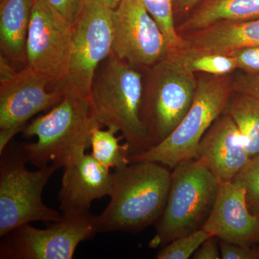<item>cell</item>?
Wrapping results in <instances>:
<instances>
[{
  "instance_id": "obj_1",
  "label": "cell",
  "mask_w": 259,
  "mask_h": 259,
  "mask_svg": "<svg viewBox=\"0 0 259 259\" xmlns=\"http://www.w3.org/2000/svg\"><path fill=\"white\" fill-rule=\"evenodd\" d=\"M112 175L110 203L97 216L98 233H135L157 222L169 193L170 168L157 162L134 161Z\"/></svg>"
},
{
  "instance_id": "obj_2",
  "label": "cell",
  "mask_w": 259,
  "mask_h": 259,
  "mask_svg": "<svg viewBox=\"0 0 259 259\" xmlns=\"http://www.w3.org/2000/svg\"><path fill=\"white\" fill-rule=\"evenodd\" d=\"M142 70L112 51L97 69L90 90V101L99 125L120 132L131 156L151 148L141 117L145 85Z\"/></svg>"
},
{
  "instance_id": "obj_3",
  "label": "cell",
  "mask_w": 259,
  "mask_h": 259,
  "mask_svg": "<svg viewBox=\"0 0 259 259\" xmlns=\"http://www.w3.org/2000/svg\"><path fill=\"white\" fill-rule=\"evenodd\" d=\"M97 126L100 125L90 98L65 94L50 112L25 126L23 137L35 136L37 141L20 144V147L35 166L42 168L51 163L56 169L64 168L84 154L90 146L92 131Z\"/></svg>"
},
{
  "instance_id": "obj_4",
  "label": "cell",
  "mask_w": 259,
  "mask_h": 259,
  "mask_svg": "<svg viewBox=\"0 0 259 259\" xmlns=\"http://www.w3.org/2000/svg\"><path fill=\"white\" fill-rule=\"evenodd\" d=\"M172 170L166 207L150 243L152 248L202 228L217 197L219 180L200 158L182 162Z\"/></svg>"
},
{
  "instance_id": "obj_5",
  "label": "cell",
  "mask_w": 259,
  "mask_h": 259,
  "mask_svg": "<svg viewBox=\"0 0 259 259\" xmlns=\"http://www.w3.org/2000/svg\"><path fill=\"white\" fill-rule=\"evenodd\" d=\"M0 155V238L27 223L62 220L63 214L46 205L42 199L44 187L57 170L55 167L49 165L29 171L20 145L8 144Z\"/></svg>"
},
{
  "instance_id": "obj_6",
  "label": "cell",
  "mask_w": 259,
  "mask_h": 259,
  "mask_svg": "<svg viewBox=\"0 0 259 259\" xmlns=\"http://www.w3.org/2000/svg\"><path fill=\"white\" fill-rule=\"evenodd\" d=\"M233 93V82L227 75L197 80L192 105L175 131L160 144L130 156V161L157 162L173 169L182 162L198 158L201 139L225 111Z\"/></svg>"
},
{
  "instance_id": "obj_7",
  "label": "cell",
  "mask_w": 259,
  "mask_h": 259,
  "mask_svg": "<svg viewBox=\"0 0 259 259\" xmlns=\"http://www.w3.org/2000/svg\"><path fill=\"white\" fill-rule=\"evenodd\" d=\"M146 71L141 117L151 148L166 139L185 117L197 80L168 57Z\"/></svg>"
},
{
  "instance_id": "obj_8",
  "label": "cell",
  "mask_w": 259,
  "mask_h": 259,
  "mask_svg": "<svg viewBox=\"0 0 259 259\" xmlns=\"http://www.w3.org/2000/svg\"><path fill=\"white\" fill-rule=\"evenodd\" d=\"M113 10L96 3H83L72 25L67 70L51 90L90 98L97 69L113 48Z\"/></svg>"
},
{
  "instance_id": "obj_9",
  "label": "cell",
  "mask_w": 259,
  "mask_h": 259,
  "mask_svg": "<svg viewBox=\"0 0 259 259\" xmlns=\"http://www.w3.org/2000/svg\"><path fill=\"white\" fill-rule=\"evenodd\" d=\"M97 233V216L90 212L64 217L46 229L27 223L1 238L0 258L71 259L79 243Z\"/></svg>"
},
{
  "instance_id": "obj_10",
  "label": "cell",
  "mask_w": 259,
  "mask_h": 259,
  "mask_svg": "<svg viewBox=\"0 0 259 259\" xmlns=\"http://www.w3.org/2000/svg\"><path fill=\"white\" fill-rule=\"evenodd\" d=\"M0 153L39 112L56 106L64 95L50 90V81L25 66L0 78Z\"/></svg>"
},
{
  "instance_id": "obj_11",
  "label": "cell",
  "mask_w": 259,
  "mask_h": 259,
  "mask_svg": "<svg viewBox=\"0 0 259 259\" xmlns=\"http://www.w3.org/2000/svg\"><path fill=\"white\" fill-rule=\"evenodd\" d=\"M112 18V52L117 57L144 70L168 57L164 35L143 0H120Z\"/></svg>"
},
{
  "instance_id": "obj_12",
  "label": "cell",
  "mask_w": 259,
  "mask_h": 259,
  "mask_svg": "<svg viewBox=\"0 0 259 259\" xmlns=\"http://www.w3.org/2000/svg\"><path fill=\"white\" fill-rule=\"evenodd\" d=\"M71 41L72 27L54 14L41 0H35L27 36L25 63L50 81V90L66 74Z\"/></svg>"
},
{
  "instance_id": "obj_13",
  "label": "cell",
  "mask_w": 259,
  "mask_h": 259,
  "mask_svg": "<svg viewBox=\"0 0 259 259\" xmlns=\"http://www.w3.org/2000/svg\"><path fill=\"white\" fill-rule=\"evenodd\" d=\"M202 228L221 241L259 246V215L248 208L244 189L232 182H220L212 212Z\"/></svg>"
},
{
  "instance_id": "obj_14",
  "label": "cell",
  "mask_w": 259,
  "mask_h": 259,
  "mask_svg": "<svg viewBox=\"0 0 259 259\" xmlns=\"http://www.w3.org/2000/svg\"><path fill=\"white\" fill-rule=\"evenodd\" d=\"M113 175L92 154H83L64 167L58 199L64 217L90 213L94 200L110 196Z\"/></svg>"
},
{
  "instance_id": "obj_15",
  "label": "cell",
  "mask_w": 259,
  "mask_h": 259,
  "mask_svg": "<svg viewBox=\"0 0 259 259\" xmlns=\"http://www.w3.org/2000/svg\"><path fill=\"white\" fill-rule=\"evenodd\" d=\"M245 147L241 131L224 111L201 139L197 154L219 182H232L250 159Z\"/></svg>"
},
{
  "instance_id": "obj_16",
  "label": "cell",
  "mask_w": 259,
  "mask_h": 259,
  "mask_svg": "<svg viewBox=\"0 0 259 259\" xmlns=\"http://www.w3.org/2000/svg\"><path fill=\"white\" fill-rule=\"evenodd\" d=\"M194 50L228 53L241 48L259 47V19L243 22H221L182 35Z\"/></svg>"
},
{
  "instance_id": "obj_17",
  "label": "cell",
  "mask_w": 259,
  "mask_h": 259,
  "mask_svg": "<svg viewBox=\"0 0 259 259\" xmlns=\"http://www.w3.org/2000/svg\"><path fill=\"white\" fill-rule=\"evenodd\" d=\"M259 19V0H204L177 27L181 35L198 31L221 22Z\"/></svg>"
},
{
  "instance_id": "obj_18",
  "label": "cell",
  "mask_w": 259,
  "mask_h": 259,
  "mask_svg": "<svg viewBox=\"0 0 259 259\" xmlns=\"http://www.w3.org/2000/svg\"><path fill=\"white\" fill-rule=\"evenodd\" d=\"M35 0H1L0 46L10 61H26L27 36Z\"/></svg>"
},
{
  "instance_id": "obj_19",
  "label": "cell",
  "mask_w": 259,
  "mask_h": 259,
  "mask_svg": "<svg viewBox=\"0 0 259 259\" xmlns=\"http://www.w3.org/2000/svg\"><path fill=\"white\" fill-rule=\"evenodd\" d=\"M225 112L231 115L243 136L250 158L259 153V100L234 92Z\"/></svg>"
},
{
  "instance_id": "obj_20",
  "label": "cell",
  "mask_w": 259,
  "mask_h": 259,
  "mask_svg": "<svg viewBox=\"0 0 259 259\" xmlns=\"http://www.w3.org/2000/svg\"><path fill=\"white\" fill-rule=\"evenodd\" d=\"M189 72L204 73L213 76H226L238 69L236 59L223 53L184 49L168 56Z\"/></svg>"
},
{
  "instance_id": "obj_21",
  "label": "cell",
  "mask_w": 259,
  "mask_h": 259,
  "mask_svg": "<svg viewBox=\"0 0 259 259\" xmlns=\"http://www.w3.org/2000/svg\"><path fill=\"white\" fill-rule=\"evenodd\" d=\"M102 128L97 126L92 131L90 147L93 157L108 168L117 169L128 165L131 163L129 145L127 142L120 144L123 136L116 137L118 131L113 127Z\"/></svg>"
},
{
  "instance_id": "obj_22",
  "label": "cell",
  "mask_w": 259,
  "mask_h": 259,
  "mask_svg": "<svg viewBox=\"0 0 259 259\" xmlns=\"http://www.w3.org/2000/svg\"><path fill=\"white\" fill-rule=\"evenodd\" d=\"M148 13L154 19L166 39L169 54L185 49L184 37L177 31L175 23L174 0H143Z\"/></svg>"
},
{
  "instance_id": "obj_23",
  "label": "cell",
  "mask_w": 259,
  "mask_h": 259,
  "mask_svg": "<svg viewBox=\"0 0 259 259\" xmlns=\"http://www.w3.org/2000/svg\"><path fill=\"white\" fill-rule=\"evenodd\" d=\"M212 237L204 228L180 237L166 244L156 255L158 259H188L200 245Z\"/></svg>"
},
{
  "instance_id": "obj_24",
  "label": "cell",
  "mask_w": 259,
  "mask_h": 259,
  "mask_svg": "<svg viewBox=\"0 0 259 259\" xmlns=\"http://www.w3.org/2000/svg\"><path fill=\"white\" fill-rule=\"evenodd\" d=\"M232 182L244 189L248 208L259 215V153L250 158Z\"/></svg>"
},
{
  "instance_id": "obj_25",
  "label": "cell",
  "mask_w": 259,
  "mask_h": 259,
  "mask_svg": "<svg viewBox=\"0 0 259 259\" xmlns=\"http://www.w3.org/2000/svg\"><path fill=\"white\" fill-rule=\"evenodd\" d=\"M48 8L66 24L72 27L82 6L83 0H41Z\"/></svg>"
},
{
  "instance_id": "obj_26",
  "label": "cell",
  "mask_w": 259,
  "mask_h": 259,
  "mask_svg": "<svg viewBox=\"0 0 259 259\" xmlns=\"http://www.w3.org/2000/svg\"><path fill=\"white\" fill-rule=\"evenodd\" d=\"M225 54L236 59L238 69L247 74L259 73V47L241 48Z\"/></svg>"
},
{
  "instance_id": "obj_27",
  "label": "cell",
  "mask_w": 259,
  "mask_h": 259,
  "mask_svg": "<svg viewBox=\"0 0 259 259\" xmlns=\"http://www.w3.org/2000/svg\"><path fill=\"white\" fill-rule=\"evenodd\" d=\"M219 246L223 259H259V246H243L221 240Z\"/></svg>"
},
{
  "instance_id": "obj_28",
  "label": "cell",
  "mask_w": 259,
  "mask_h": 259,
  "mask_svg": "<svg viewBox=\"0 0 259 259\" xmlns=\"http://www.w3.org/2000/svg\"><path fill=\"white\" fill-rule=\"evenodd\" d=\"M233 87L234 92L245 94L259 100V73H245L233 81Z\"/></svg>"
},
{
  "instance_id": "obj_29",
  "label": "cell",
  "mask_w": 259,
  "mask_h": 259,
  "mask_svg": "<svg viewBox=\"0 0 259 259\" xmlns=\"http://www.w3.org/2000/svg\"><path fill=\"white\" fill-rule=\"evenodd\" d=\"M194 259L221 258L217 246L215 237L212 236L204 242L193 255Z\"/></svg>"
},
{
  "instance_id": "obj_30",
  "label": "cell",
  "mask_w": 259,
  "mask_h": 259,
  "mask_svg": "<svg viewBox=\"0 0 259 259\" xmlns=\"http://www.w3.org/2000/svg\"><path fill=\"white\" fill-rule=\"evenodd\" d=\"M204 0H174L175 14L187 15Z\"/></svg>"
},
{
  "instance_id": "obj_31",
  "label": "cell",
  "mask_w": 259,
  "mask_h": 259,
  "mask_svg": "<svg viewBox=\"0 0 259 259\" xmlns=\"http://www.w3.org/2000/svg\"><path fill=\"white\" fill-rule=\"evenodd\" d=\"M119 2H120V0H83L82 5L83 3H96L105 5V6L114 10L118 5Z\"/></svg>"
}]
</instances>
